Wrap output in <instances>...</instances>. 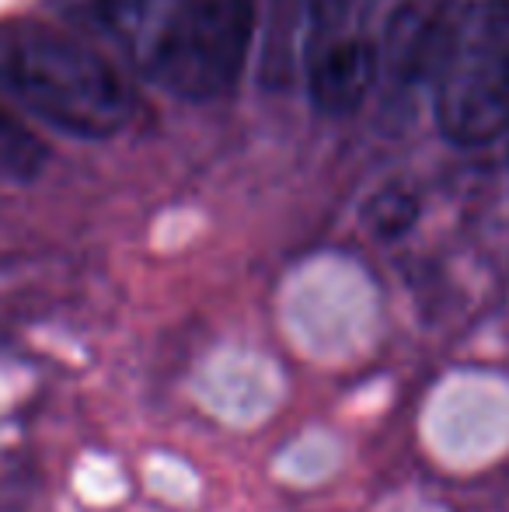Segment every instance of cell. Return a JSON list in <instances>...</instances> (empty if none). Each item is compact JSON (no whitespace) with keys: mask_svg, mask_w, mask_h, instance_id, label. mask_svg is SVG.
I'll return each instance as SVG.
<instances>
[{"mask_svg":"<svg viewBox=\"0 0 509 512\" xmlns=\"http://www.w3.org/2000/svg\"><path fill=\"white\" fill-rule=\"evenodd\" d=\"M49 150L28 122L0 105V178L4 182H32L46 168Z\"/></svg>","mask_w":509,"mask_h":512,"instance_id":"obj_6","label":"cell"},{"mask_svg":"<svg viewBox=\"0 0 509 512\" xmlns=\"http://www.w3.org/2000/svg\"><path fill=\"white\" fill-rule=\"evenodd\" d=\"M112 28L154 88L217 102L241 84L258 35L255 0H116Z\"/></svg>","mask_w":509,"mask_h":512,"instance_id":"obj_1","label":"cell"},{"mask_svg":"<svg viewBox=\"0 0 509 512\" xmlns=\"http://www.w3.org/2000/svg\"><path fill=\"white\" fill-rule=\"evenodd\" d=\"M363 220H367V227L374 237L394 241V237L408 234V227L419 220V196L401 182L384 185L381 192L370 196L367 209H363Z\"/></svg>","mask_w":509,"mask_h":512,"instance_id":"obj_7","label":"cell"},{"mask_svg":"<svg viewBox=\"0 0 509 512\" xmlns=\"http://www.w3.org/2000/svg\"><path fill=\"white\" fill-rule=\"evenodd\" d=\"M300 81L321 115H353L381 81V49L353 18V0H307Z\"/></svg>","mask_w":509,"mask_h":512,"instance_id":"obj_4","label":"cell"},{"mask_svg":"<svg viewBox=\"0 0 509 512\" xmlns=\"http://www.w3.org/2000/svg\"><path fill=\"white\" fill-rule=\"evenodd\" d=\"M454 18L422 0H401L387 14L384 32L377 39L381 49V77L394 88L412 91L419 84H433L454 42Z\"/></svg>","mask_w":509,"mask_h":512,"instance_id":"obj_5","label":"cell"},{"mask_svg":"<svg viewBox=\"0 0 509 512\" xmlns=\"http://www.w3.org/2000/svg\"><path fill=\"white\" fill-rule=\"evenodd\" d=\"M436 126L454 147H489L509 136V4L457 21L433 81Z\"/></svg>","mask_w":509,"mask_h":512,"instance_id":"obj_3","label":"cell"},{"mask_svg":"<svg viewBox=\"0 0 509 512\" xmlns=\"http://www.w3.org/2000/svg\"><path fill=\"white\" fill-rule=\"evenodd\" d=\"M0 81L28 112L74 140H109L133 119L123 70L67 32H14L0 46Z\"/></svg>","mask_w":509,"mask_h":512,"instance_id":"obj_2","label":"cell"}]
</instances>
